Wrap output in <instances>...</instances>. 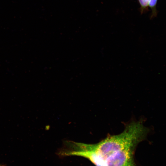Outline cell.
<instances>
[{
    "label": "cell",
    "mask_w": 166,
    "mask_h": 166,
    "mask_svg": "<svg viewBox=\"0 0 166 166\" xmlns=\"http://www.w3.org/2000/svg\"><path fill=\"white\" fill-rule=\"evenodd\" d=\"M142 9L146 7L149 5L150 0H138Z\"/></svg>",
    "instance_id": "1"
},
{
    "label": "cell",
    "mask_w": 166,
    "mask_h": 166,
    "mask_svg": "<svg viewBox=\"0 0 166 166\" xmlns=\"http://www.w3.org/2000/svg\"><path fill=\"white\" fill-rule=\"evenodd\" d=\"M157 1V0H150L148 5L151 8L154 7L156 4Z\"/></svg>",
    "instance_id": "2"
},
{
    "label": "cell",
    "mask_w": 166,
    "mask_h": 166,
    "mask_svg": "<svg viewBox=\"0 0 166 166\" xmlns=\"http://www.w3.org/2000/svg\"><path fill=\"white\" fill-rule=\"evenodd\" d=\"M0 166H2V165H1L0 164Z\"/></svg>",
    "instance_id": "3"
}]
</instances>
